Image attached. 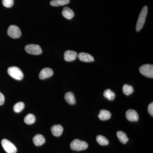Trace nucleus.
Here are the masks:
<instances>
[{"mask_svg": "<svg viewBox=\"0 0 153 153\" xmlns=\"http://www.w3.org/2000/svg\"><path fill=\"white\" fill-rule=\"evenodd\" d=\"M148 13V7L145 6L143 8L142 10L140 13L137 22L136 30L137 32H139L142 29L144 25L147 14Z\"/></svg>", "mask_w": 153, "mask_h": 153, "instance_id": "nucleus-1", "label": "nucleus"}, {"mask_svg": "<svg viewBox=\"0 0 153 153\" xmlns=\"http://www.w3.org/2000/svg\"><path fill=\"white\" fill-rule=\"evenodd\" d=\"M88 147V144L87 143L79 139L74 140L70 144V148L71 149L77 152L85 150Z\"/></svg>", "mask_w": 153, "mask_h": 153, "instance_id": "nucleus-2", "label": "nucleus"}, {"mask_svg": "<svg viewBox=\"0 0 153 153\" xmlns=\"http://www.w3.org/2000/svg\"><path fill=\"white\" fill-rule=\"evenodd\" d=\"M7 71L10 76L17 80H22L24 77V74L22 70L16 66L9 67Z\"/></svg>", "mask_w": 153, "mask_h": 153, "instance_id": "nucleus-3", "label": "nucleus"}, {"mask_svg": "<svg viewBox=\"0 0 153 153\" xmlns=\"http://www.w3.org/2000/svg\"><path fill=\"white\" fill-rule=\"evenodd\" d=\"M140 73L146 77L152 78L153 77V65L144 64L139 68Z\"/></svg>", "mask_w": 153, "mask_h": 153, "instance_id": "nucleus-4", "label": "nucleus"}, {"mask_svg": "<svg viewBox=\"0 0 153 153\" xmlns=\"http://www.w3.org/2000/svg\"><path fill=\"white\" fill-rule=\"evenodd\" d=\"M25 49L26 52L31 55H39L42 53L41 47L39 45L36 44H28L25 47Z\"/></svg>", "mask_w": 153, "mask_h": 153, "instance_id": "nucleus-5", "label": "nucleus"}, {"mask_svg": "<svg viewBox=\"0 0 153 153\" xmlns=\"http://www.w3.org/2000/svg\"><path fill=\"white\" fill-rule=\"evenodd\" d=\"M1 145L3 149L7 153H16L17 148L13 144L7 139L1 141Z\"/></svg>", "mask_w": 153, "mask_h": 153, "instance_id": "nucleus-6", "label": "nucleus"}, {"mask_svg": "<svg viewBox=\"0 0 153 153\" xmlns=\"http://www.w3.org/2000/svg\"><path fill=\"white\" fill-rule=\"evenodd\" d=\"M7 34L11 38H18L22 36V32L18 26L11 25L8 29Z\"/></svg>", "mask_w": 153, "mask_h": 153, "instance_id": "nucleus-7", "label": "nucleus"}, {"mask_svg": "<svg viewBox=\"0 0 153 153\" xmlns=\"http://www.w3.org/2000/svg\"><path fill=\"white\" fill-rule=\"evenodd\" d=\"M126 117L130 121L137 122L138 120L139 115L134 110L129 109L126 113Z\"/></svg>", "mask_w": 153, "mask_h": 153, "instance_id": "nucleus-8", "label": "nucleus"}, {"mask_svg": "<svg viewBox=\"0 0 153 153\" xmlns=\"http://www.w3.org/2000/svg\"><path fill=\"white\" fill-rule=\"evenodd\" d=\"M77 56V53L75 51L67 50L64 53V60L67 62H71L75 60Z\"/></svg>", "mask_w": 153, "mask_h": 153, "instance_id": "nucleus-9", "label": "nucleus"}, {"mask_svg": "<svg viewBox=\"0 0 153 153\" xmlns=\"http://www.w3.org/2000/svg\"><path fill=\"white\" fill-rule=\"evenodd\" d=\"M53 74L52 69L49 68H43L39 74V77L40 79H44L51 77Z\"/></svg>", "mask_w": 153, "mask_h": 153, "instance_id": "nucleus-10", "label": "nucleus"}, {"mask_svg": "<svg viewBox=\"0 0 153 153\" xmlns=\"http://www.w3.org/2000/svg\"><path fill=\"white\" fill-rule=\"evenodd\" d=\"M77 56L79 60L82 62H91L94 61V58L93 56L88 53L81 52L79 53Z\"/></svg>", "mask_w": 153, "mask_h": 153, "instance_id": "nucleus-11", "label": "nucleus"}, {"mask_svg": "<svg viewBox=\"0 0 153 153\" xmlns=\"http://www.w3.org/2000/svg\"><path fill=\"white\" fill-rule=\"evenodd\" d=\"M63 127L60 125H54L51 128V132L54 136H60L63 133Z\"/></svg>", "mask_w": 153, "mask_h": 153, "instance_id": "nucleus-12", "label": "nucleus"}, {"mask_svg": "<svg viewBox=\"0 0 153 153\" xmlns=\"http://www.w3.org/2000/svg\"><path fill=\"white\" fill-rule=\"evenodd\" d=\"M33 141L36 146H40L45 143V138L42 135L38 134L33 138Z\"/></svg>", "mask_w": 153, "mask_h": 153, "instance_id": "nucleus-13", "label": "nucleus"}, {"mask_svg": "<svg viewBox=\"0 0 153 153\" xmlns=\"http://www.w3.org/2000/svg\"><path fill=\"white\" fill-rule=\"evenodd\" d=\"M62 13L63 17H65L66 19H69V20L72 19L74 16L73 11L68 7H64Z\"/></svg>", "mask_w": 153, "mask_h": 153, "instance_id": "nucleus-14", "label": "nucleus"}, {"mask_svg": "<svg viewBox=\"0 0 153 153\" xmlns=\"http://www.w3.org/2000/svg\"><path fill=\"white\" fill-rule=\"evenodd\" d=\"M111 112L106 110L102 109L100 111L98 117L101 120H109L111 117Z\"/></svg>", "mask_w": 153, "mask_h": 153, "instance_id": "nucleus-15", "label": "nucleus"}, {"mask_svg": "<svg viewBox=\"0 0 153 153\" xmlns=\"http://www.w3.org/2000/svg\"><path fill=\"white\" fill-rule=\"evenodd\" d=\"M65 100L68 104L70 105H74L76 103L75 97L74 94L71 92H68L65 94L64 97Z\"/></svg>", "mask_w": 153, "mask_h": 153, "instance_id": "nucleus-16", "label": "nucleus"}, {"mask_svg": "<svg viewBox=\"0 0 153 153\" xmlns=\"http://www.w3.org/2000/svg\"><path fill=\"white\" fill-rule=\"evenodd\" d=\"M70 2L69 0H52L50 4L53 7H59L67 4Z\"/></svg>", "mask_w": 153, "mask_h": 153, "instance_id": "nucleus-17", "label": "nucleus"}, {"mask_svg": "<svg viewBox=\"0 0 153 153\" xmlns=\"http://www.w3.org/2000/svg\"><path fill=\"white\" fill-rule=\"evenodd\" d=\"M117 135L118 138L120 141L121 143L123 144H126L128 141V138L127 136L125 133L122 131H118L117 133Z\"/></svg>", "mask_w": 153, "mask_h": 153, "instance_id": "nucleus-18", "label": "nucleus"}, {"mask_svg": "<svg viewBox=\"0 0 153 153\" xmlns=\"http://www.w3.org/2000/svg\"><path fill=\"white\" fill-rule=\"evenodd\" d=\"M25 123L28 125L33 124L36 121V117L34 114H29L27 115L24 119Z\"/></svg>", "mask_w": 153, "mask_h": 153, "instance_id": "nucleus-19", "label": "nucleus"}, {"mask_svg": "<svg viewBox=\"0 0 153 153\" xmlns=\"http://www.w3.org/2000/svg\"><path fill=\"white\" fill-rule=\"evenodd\" d=\"M96 140L97 142L101 146H107L109 144L108 140L105 137L100 135L97 137Z\"/></svg>", "mask_w": 153, "mask_h": 153, "instance_id": "nucleus-20", "label": "nucleus"}, {"mask_svg": "<svg viewBox=\"0 0 153 153\" xmlns=\"http://www.w3.org/2000/svg\"><path fill=\"white\" fill-rule=\"evenodd\" d=\"M103 95L109 100H113L115 97V94L112 90L107 89L105 91Z\"/></svg>", "mask_w": 153, "mask_h": 153, "instance_id": "nucleus-21", "label": "nucleus"}, {"mask_svg": "<svg viewBox=\"0 0 153 153\" xmlns=\"http://www.w3.org/2000/svg\"><path fill=\"white\" fill-rule=\"evenodd\" d=\"M123 91L126 95H129L134 92V88L131 85L125 84L123 87Z\"/></svg>", "mask_w": 153, "mask_h": 153, "instance_id": "nucleus-22", "label": "nucleus"}, {"mask_svg": "<svg viewBox=\"0 0 153 153\" xmlns=\"http://www.w3.org/2000/svg\"><path fill=\"white\" fill-rule=\"evenodd\" d=\"M25 103L22 102H18L14 105L13 109L14 111L16 113H19L22 111L25 108Z\"/></svg>", "mask_w": 153, "mask_h": 153, "instance_id": "nucleus-23", "label": "nucleus"}, {"mask_svg": "<svg viewBox=\"0 0 153 153\" xmlns=\"http://www.w3.org/2000/svg\"><path fill=\"white\" fill-rule=\"evenodd\" d=\"M2 4L6 7H11L13 5L14 0H2Z\"/></svg>", "mask_w": 153, "mask_h": 153, "instance_id": "nucleus-24", "label": "nucleus"}, {"mask_svg": "<svg viewBox=\"0 0 153 153\" xmlns=\"http://www.w3.org/2000/svg\"><path fill=\"white\" fill-rule=\"evenodd\" d=\"M148 111L149 113L153 117V103L152 102L149 105L148 108Z\"/></svg>", "mask_w": 153, "mask_h": 153, "instance_id": "nucleus-25", "label": "nucleus"}, {"mask_svg": "<svg viewBox=\"0 0 153 153\" xmlns=\"http://www.w3.org/2000/svg\"><path fill=\"white\" fill-rule=\"evenodd\" d=\"M5 101V97L3 94L0 92V105L4 104Z\"/></svg>", "mask_w": 153, "mask_h": 153, "instance_id": "nucleus-26", "label": "nucleus"}]
</instances>
